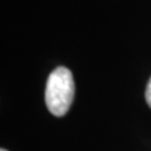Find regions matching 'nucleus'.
Listing matches in <instances>:
<instances>
[{"label": "nucleus", "mask_w": 151, "mask_h": 151, "mask_svg": "<svg viewBox=\"0 0 151 151\" xmlns=\"http://www.w3.org/2000/svg\"><path fill=\"white\" fill-rule=\"evenodd\" d=\"M74 91L72 72L65 67H57L49 74L45 86V105L52 115L62 117L68 112Z\"/></svg>", "instance_id": "1"}, {"label": "nucleus", "mask_w": 151, "mask_h": 151, "mask_svg": "<svg viewBox=\"0 0 151 151\" xmlns=\"http://www.w3.org/2000/svg\"><path fill=\"white\" fill-rule=\"evenodd\" d=\"M145 98H146V102H147V105L150 106L151 108V78L147 83V86H146V91H145Z\"/></svg>", "instance_id": "2"}, {"label": "nucleus", "mask_w": 151, "mask_h": 151, "mask_svg": "<svg viewBox=\"0 0 151 151\" xmlns=\"http://www.w3.org/2000/svg\"><path fill=\"white\" fill-rule=\"evenodd\" d=\"M0 151H8V150H5V149H1V150H0Z\"/></svg>", "instance_id": "3"}]
</instances>
